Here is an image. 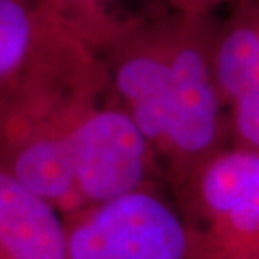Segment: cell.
<instances>
[{"label": "cell", "mask_w": 259, "mask_h": 259, "mask_svg": "<svg viewBox=\"0 0 259 259\" xmlns=\"http://www.w3.org/2000/svg\"><path fill=\"white\" fill-rule=\"evenodd\" d=\"M212 69L231 145L259 153V0L232 5V12L215 22Z\"/></svg>", "instance_id": "5"}, {"label": "cell", "mask_w": 259, "mask_h": 259, "mask_svg": "<svg viewBox=\"0 0 259 259\" xmlns=\"http://www.w3.org/2000/svg\"><path fill=\"white\" fill-rule=\"evenodd\" d=\"M244 0H170L174 12L185 17H207L224 5H236Z\"/></svg>", "instance_id": "9"}, {"label": "cell", "mask_w": 259, "mask_h": 259, "mask_svg": "<svg viewBox=\"0 0 259 259\" xmlns=\"http://www.w3.org/2000/svg\"><path fill=\"white\" fill-rule=\"evenodd\" d=\"M251 259H259V257H251Z\"/></svg>", "instance_id": "10"}, {"label": "cell", "mask_w": 259, "mask_h": 259, "mask_svg": "<svg viewBox=\"0 0 259 259\" xmlns=\"http://www.w3.org/2000/svg\"><path fill=\"white\" fill-rule=\"evenodd\" d=\"M214 27L212 15L130 19L98 53L113 95L152 147L174 192L231 145L212 69Z\"/></svg>", "instance_id": "2"}, {"label": "cell", "mask_w": 259, "mask_h": 259, "mask_svg": "<svg viewBox=\"0 0 259 259\" xmlns=\"http://www.w3.org/2000/svg\"><path fill=\"white\" fill-rule=\"evenodd\" d=\"M106 0H42L49 14L90 44L96 53L126 27L130 19H118L105 7Z\"/></svg>", "instance_id": "8"}, {"label": "cell", "mask_w": 259, "mask_h": 259, "mask_svg": "<svg viewBox=\"0 0 259 259\" xmlns=\"http://www.w3.org/2000/svg\"><path fill=\"white\" fill-rule=\"evenodd\" d=\"M67 259H192L175 202L145 187L64 217Z\"/></svg>", "instance_id": "4"}, {"label": "cell", "mask_w": 259, "mask_h": 259, "mask_svg": "<svg viewBox=\"0 0 259 259\" xmlns=\"http://www.w3.org/2000/svg\"><path fill=\"white\" fill-rule=\"evenodd\" d=\"M0 165L63 217L163 177L101 56L59 20L0 101Z\"/></svg>", "instance_id": "1"}, {"label": "cell", "mask_w": 259, "mask_h": 259, "mask_svg": "<svg viewBox=\"0 0 259 259\" xmlns=\"http://www.w3.org/2000/svg\"><path fill=\"white\" fill-rule=\"evenodd\" d=\"M0 259H67V229L56 207L0 165Z\"/></svg>", "instance_id": "6"}, {"label": "cell", "mask_w": 259, "mask_h": 259, "mask_svg": "<svg viewBox=\"0 0 259 259\" xmlns=\"http://www.w3.org/2000/svg\"><path fill=\"white\" fill-rule=\"evenodd\" d=\"M192 259L259 257V153L222 148L174 192Z\"/></svg>", "instance_id": "3"}, {"label": "cell", "mask_w": 259, "mask_h": 259, "mask_svg": "<svg viewBox=\"0 0 259 259\" xmlns=\"http://www.w3.org/2000/svg\"><path fill=\"white\" fill-rule=\"evenodd\" d=\"M54 15L42 0H0V101L27 69Z\"/></svg>", "instance_id": "7"}]
</instances>
